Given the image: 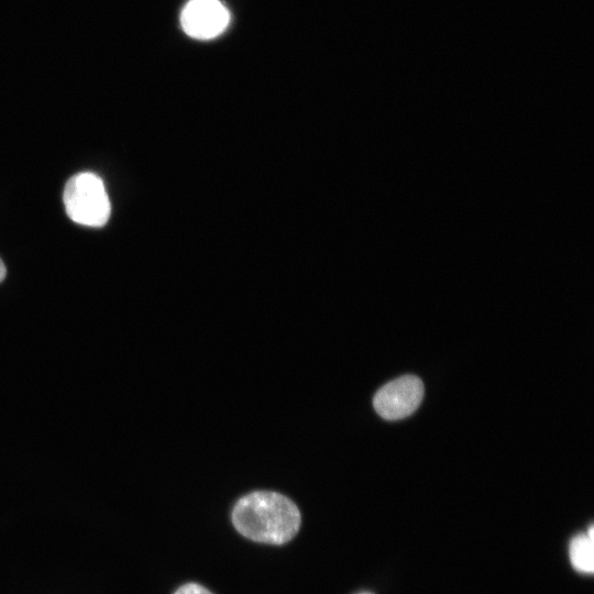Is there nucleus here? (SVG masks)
<instances>
[{
  "label": "nucleus",
  "mask_w": 594,
  "mask_h": 594,
  "mask_svg": "<svg viewBox=\"0 0 594 594\" xmlns=\"http://www.w3.org/2000/svg\"><path fill=\"white\" fill-rule=\"evenodd\" d=\"M424 397V384L415 375H404L382 386L374 396L376 413L386 420H398L411 415Z\"/></svg>",
  "instance_id": "nucleus-3"
},
{
  "label": "nucleus",
  "mask_w": 594,
  "mask_h": 594,
  "mask_svg": "<svg viewBox=\"0 0 594 594\" xmlns=\"http://www.w3.org/2000/svg\"><path fill=\"white\" fill-rule=\"evenodd\" d=\"M570 560L573 568L583 573L594 570V541L586 534L575 536L569 548Z\"/></svg>",
  "instance_id": "nucleus-5"
},
{
  "label": "nucleus",
  "mask_w": 594,
  "mask_h": 594,
  "mask_svg": "<svg viewBox=\"0 0 594 594\" xmlns=\"http://www.w3.org/2000/svg\"><path fill=\"white\" fill-rule=\"evenodd\" d=\"M63 200L68 217L76 223L102 227L111 207L103 182L92 173H79L67 182Z\"/></svg>",
  "instance_id": "nucleus-2"
},
{
  "label": "nucleus",
  "mask_w": 594,
  "mask_h": 594,
  "mask_svg": "<svg viewBox=\"0 0 594 594\" xmlns=\"http://www.w3.org/2000/svg\"><path fill=\"white\" fill-rule=\"evenodd\" d=\"M174 594H212L202 585L197 583H187L182 585Z\"/></svg>",
  "instance_id": "nucleus-6"
},
{
  "label": "nucleus",
  "mask_w": 594,
  "mask_h": 594,
  "mask_svg": "<svg viewBox=\"0 0 594 594\" xmlns=\"http://www.w3.org/2000/svg\"><path fill=\"white\" fill-rule=\"evenodd\" d=\"M232 522L248 539L283 544L296 536L301 517L298 507L288 497L277 492L255 491L235 503Z\"/></svg>",
  "instance_id": "nucleus-1"
},
{
  "label": "nucleus",
  "mask_w": 594,
  "mask_h": 594,
  "mask_svg": "<svg viewBox=\"0 0 594 594\" xmlns=\"http://www.w3.org/2000/svg\"><path fill=\"white\" fill-rule=\"evenodd\" d=\"M4 276H6V266L2 260L0 258V283L3 280Z\"/></svg>",
  "instance_id": "nucleus-7"
},
{
  "label": "nucleus",
  "mask_w": 594,
  "mask_h": 594,
  "mask_svg": "<svg viewBox=\"0 0 594 594\" xmlns=\"http://www.w3.org/2000/svg\"><path fill=\"white\" fill-rule=\"evenodd\" d=\"M230 20L228 9L219 0H190L184 8L180 22L191 37L209 40L221 34Z\"/></svg>",
  "instance_id": "nucleus-4"
},
{
  "label": "nucleus",
  "mask_w": 594,
  "mask_h": 594,
  "mask_svg": "<svg viewBox=\"0 0 594 594\" xmlns=\"http://www.w3.org/2000/svg\"><path fill=\"white\" fill-rule=\"evenodd\" d=\"M360 594H371V593H360Z\"/></svg>",
  "instance_id": "nucleus-8"
}]
</instances>
